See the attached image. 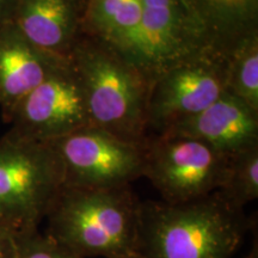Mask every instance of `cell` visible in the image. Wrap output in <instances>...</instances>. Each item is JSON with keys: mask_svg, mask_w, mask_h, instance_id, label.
<instances>
[{"mask_svg": "<svg viewBox=\"0 0 258 258\" xmlns=\"http://www.w3.org/2000/svg\"><path fill=\"white\" fill-rule=\"evenodd\" d=\"M246 258H258V256H257V251H256V250L252 251V252H251Z\"/></svg>", "mask_w": 258, "mask_h": 258, "instance_id": "obj_20", "label": "cell"}, {"mask_svg": "<svg viewBox=\"0 0 258 258\" xmlns=\"http://www.w3.org/2000/svg\"><path fill=\"white\" fill-rule=\"evenodd\" d=\"M18 258H80L42 234L40 230L17 237Z\"/></svg>", "mask_w": 258, "mask_h": 258, "instance_id": "obj_17", "label": "cell"}, {"mask_svg": "<svg viewBox=\"0 0 258 258\" xmlns=\"http://www.w3.org/2000/svg\"><path fill=\"white\" fill-rule=\"evenodd\" d=\"M212 47L225 54L238 41L258 31V0H185Z\"/></svg>", "mask_w": 258, "mask_h": 258, "instance_id": "obj_13", "label": "cell"}, {"mask_svg": "<svg viewBox=\"0 0 258 258\" xmlns=\"http://www.w3.org/2000/svg\"><path fill=\"white\" fill-rule=\"evenodd\" d=\"M225 54L208 49L171 67L151 85L147 131L160 134L227 93Z\"/></svg>", "mask_w": 258, "mask_h": 258, "instance_id": "obj_8", "label": "cell"}, {"mask_svg": "<svg viewBox=\"0 0 258 258\" xmlns=\"http://www.w3.org/2000/svg\"><path fill=\"white\" fill-rule=\"evenodd\" d=\"M18 0H0V25L12 22Z\"/></svg>", "mask_w": 258, "mask_h": 258, "instance_id": "obj_19", "label": "cell"}, {"mask_svg": "<svg viewBox=\"0 0 258 258\" xmlns=\"http://www.w3.org/2000/svg\"><path fill=\"white\" fill-rule=\"evenodd\" d=\"M12 23L40 49L70 59L82 36V8L76 0H18Z\"/></svg>", "mask_w": 258, "mask_h": 258, "instance_id": "obj_12", "label": "cell"}, {"mask_svg": "<svg viewBox=\"0 0 258 258\" xmlns=\"http://www.w3.org/2000/svg\"><path fill=\"white\" fill-rule=\"evenodd\" d=\"M77 3L80 5V8H83V4H84V0H76Z\"/></svg>", "mask_w": 258, "mask_h": 258, "instance_id": "obj_21", "label": "cell"}, {"mask_svg": "<svg viewBox=\"0 0 258 258\" xmlns=\"http://www.w3.org/2000/svg\"><path fill=\"white\" fill-rule=\"evenodd\" d=\"M63 186L53 145L10 131L0 138V227L16 237L38 231Z\"/></svg>", "mask_w": 258, "mask_h": 258, "instance_id": "obj_4", "label": "cell"}, {"mask_svg": "<svg viewBox=\"0 0 258 258\" xmlns=\"http://www.w3.org/2000/svg\"><path fill=\"white\" fill-rule=\"evenodd\" d=\"M9 123L12 131L47 143L91 124L82 84L71 60L19 103Z\"/></svg>", "mask_w": 258, "mask_h": 258, "instance_id": "obj_9", "label": "cell"}, {"mask_svg": "<svg viewBox=\"0 0 258 258\" xmlns=\"http://www.w3.org/2000/svg\"><path fill=\"white\" fill-rule=\"evenodd\" d=\"M140 201L131 186L63 185L48 212V238L80 258L138 257Z\"/></svg>", "mask_w": 258, "mask_h": 258, "instance_id": "obj_2", "label": "cell"}, {"mask_svg": "<svg viewBox=\"0 0 258 258\" xmlns=\"http://www.w3.org/2000/svg\"><path fill=\"white\" fill-rule=\"evenodd\" d=\"M234 208L244 211L258 199V145L230 157L224 183L218 190Z\"/></svg>", "mask_w": 258, "mask_h": 258, "instance_id": "obj_16", "label": "cell"}, {"mask_svg": "<svg viewBox=\"0 0 258 258\" xmlns=\"http://www.w3.org/2000/svg\"><path fill=\"white\" fill-rule=\"evenodd\" d=\"M246 230L244 211L219 191L184 203L140 202L138 258H232Z\"/></svg>", "mask_w": 258, "mask_h": 258, "instance_id": "obj_1", "label": "cell"}, {"mask_svg": "<svg viewBox=\"0 0 258 258\" xmlns=\"http://www.w3.org/2000/svg\"><path fill=\"white\" fill-rule=\"evenodd\" d=\"M227 93L258 111V31L241 38L226 53Z\"/></svg>", "mask_w": 258, "mask_h": 258, "instance_id": "obj_15", "label": "cell"}, {"mask_svg": "<svg viewBox=\"0 0 258 258\" xmlns=\"http://www.w3.org/2000/svg\"><path fill=\"white\" fill-rule=\"evenodd\" d=\"M230 157L199 139L157 134L145 143L143 177L152 183L161 201L184 203L218 191Z\"/></svg>", "mask_w": 258, "mask_h": 258, "instance_id": "obj_5", "label": "cell"}, {"mask_svg": "<svg viewBox=\"0 0 258 258\" xmlns=\"http://www.w3.org/2000/svg\"><path fill=\"white\" fill-rule=\"evenodd\" d=\"M214 49L185 0H143L128 59L152 83L171 67Z\"/></svg>", "mask_w": 258, "mask_h": 258, "instance_id": "obj_7", "label": "cell"}, {"mask_svg": "<svg viewBox=\"0 0 258 258\" xmlns=\"http://www.w3.org/2000/svg\"><path fill=\"white\" fill-rule=\"evenodd\" d=\"M18 240L11 232L0 227V258H18Z\"/></svg>", "mask_w": 258, "mask_h": 258, "instance_id": "obj_18", "label": "cell"}, {"mask_svg": "<svg viewBox=\"0 0 258 258\" xmlns=\"http://www.w3.org/2000/svg\"><path fill=\"white\" fill-rule=\"evenodd\" d=\"M70 60L82 84L91 124L144 144L151 83L143 72L121 51L83 34Z\"/></svg>", "mask_w": 258, "mask_h": 258, "instance_id": "obj_3", "label": "cell"}, {"mask_svg": "<svg viewBox=\"0 0 258 258\" xmlns=\"http://www.w3.org/2000/svg\"><path fill=\"white\" fill-rule=\"evenodd\" d=\"M163 133L199 139L231 157L258 145V111L237 97L225 93L200 114Z\"/></svg>", "mask_w": 258, "mask_h": 258, "instance_id": "obj_11", "label": "cell"}, {"mask_svg": "<svg viewBox=\"0 0 258 258\" xmlns=\"http://www.w3.org/2000/svg\"><path fill=\"white\" fill-rule=\"evenodd\" d=\"M143 0H84L82 34L128 57L141 22Z\"/></svg>", "mask_w": 258, "mask_h": 258, "instance_id": "obj_14", "label": "cell"}, {"mask_svg": "<svg viewBox=\"0 0 258 258\" xmlns=\"http://www.w3.org/2000/svg\"><path fill=\"white\" fill-rule=\"evenodd\" d=\"M63 171V185L88 189L131 186L143 177L144 144L90 124L49 141Z\"/></svg>", "mask_w": 258, "mask_h": 258, "instance_id": "obj_6", "label": "cell"}, {"mask_svg": "<svg viewBox=\"0 0 258 258\" xmlns=\"http://www.w3.org/2000/svg\"><path fill=\"white\" fill-rule=\"evenodd\" d=\"M135 258H138V257H135Z\"/></svg>", "mask_w": 258, "mask_h": 258, "instance_id": "obj_22", "label": "cell"}, {"mask_svg": "<svg viewBox=\"0 0 258 258\" xmlns=\"http://www.w3.org/2000/svg\"><path fill=\"white\" fill-rule=\"evenodd\" d=\"M70 59L32 44L16 25H0V110L10 121L17 105Z\"/></svg>", "mask_w": 258, "mask_h": 258, "instance_id": "obj_10", "label": "cell"}]
</instances>
